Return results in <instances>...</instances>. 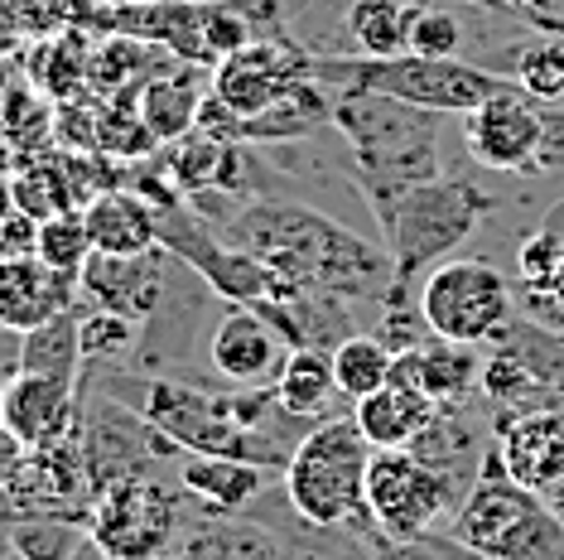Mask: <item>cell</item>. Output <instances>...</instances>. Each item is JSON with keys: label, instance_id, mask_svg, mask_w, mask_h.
Instances as JSON below:
<instances>
[{"label": "cell", "instance_id": "cell-1", "mask_svg": "<svg viewBox=\"0 0 564 560\" xmlns=\"http://www.w3.org/2000/svg\"><path fill=\"white\" fill-rule=\"evenodd\" d=\"M232 247L251 251L294 290H318L348 304H387L395 266L381 241L357 237L338 218L285 198H251L213 223Z\"/></svg>", "mask_w": 564, "mask_h": 560}, {"label": "cell", "instance_id": "cell-2", "mask_svg": "<svg viewBox=\"0 0 564 560\" xmlns=\"http://www.w3.org/2000/svg\"><path fill=\"white\" fill-rule=\"evenodd\" d=\"M333 131L348 146V174L371 218H381L415 184L444 174L440 111L387 93H333Z\"/></svg>", "mask_w": 564, "mask_h": 560}, {"label": "cell", "instance_id": "cell-3", "mask_svg": "<svg viewBox=\"0 0 564 560\" xmlns=\"http://www.w3.org/2000/svg\"><path fill=\"white\" fill-rule=\"evenodd\" d=\"M371 440L362 435L352 416H328L294 440L280 488L294 517L324 531H362L367 513V469H371Z\"/></svg>", "mask_w": 564, "mask_h": 560}, {"label": "cell", "instance_id": "cell-4", "mask_svg": "<svg viewBox=\"0 0 564 560\" xmlns=\"http://www.w3.org/2000/svg\"><path fill=\"white\" fill-rule=\"evenodd\" d=\"M314 83L328 93H387L410 107L440 111V117H468L487 97L511 93L507 73L478 68L468 58H425V54H395V58H367V54H314Z\"/></svg>", "mask_w": 564, "mask_h": 560}, {"label": "cell", "instance_id": "cell-5", "mask_svg": "<svg viewBox=\"0 0 564 560\" xmlns=\"http://www.w3.org/2000/svg\"><path fill=\"white\" fill-rule=\"evenodd\" d=\"M448 541L478 560H564V521L541 493L507 478L497 444H487L478 483L454 507Z\"/></svg>", "mask_w": 564, "mask_h": 560}, {"label": "cell", "instance_id": "cell-6", "mask_svg": "<svg viewBox=\"0 0 564 560\" xmlns=\"http://www.w3.org/2000/svg\"><path fill=\"white\" fill-rule=\"evenodd\" d=\"M492 213V194H482L473 180H430L401 194L377 218L381 247L395 266V286L387 304L405 300L410 280H425L434 266H444L464 241L478 233L482 218Z\"/></svg>", "mask_w": 564, "mask_h": 560}, {"label": "cell", "instance_id": "cell-7", "mask_svg": "<svg viewBox=\"0 0 564 560\" xmlns=\"http://www.w3.org/2000/svg\"><path fill=\"white\" fill-rule=\"evenodd\" d=\"M184 493V488H178ZM155 474H131L93 493L87 546L101 560H164L184 537V503Z\"/></svg>", "mask_w": 564, "mask_h": 560}, {"label": "cell", "instance_id": "cell-8", "mask_svg": "<svg viewBox=\"0 0 564 560\" xmlns=\"http://www.w3.org/2000/svg\"><path fill=\"white\" fill-rule=\"evenodd\" d=\"M420 314L430 334L482 348L517 320V300H511V280L492 261L448 257L420 280Z\"/></svg>", "mask_w": 564, "mask_h": 560}, {"label": "cell", "instance_id": "cell-9", "mask_svg": "<svg viewBox=\"0 0 564 560\" xmlns=\"http://www.w3.org/2000/svg\"><path fill=\"white\" fill-rule=\"evenodd\" d=\"M464 483L444 469L425 464L410 450H377L367 469V513L371 527L391 541H420L434 531V521L454 517L464 503Z\"/></svg>", "mask_w": 564, "mask_h": 560}, {"label": "cell", "instance_id": "cell-10", "mask_svg": "<svg viewBox=\"0 0 564 560\" xmlns=\"http://www.w3.org/2000/svg\"><path fill=\"white\" fill-rule=\"evenodd\" d=\"M314 78V54L290 44L285 34L271 40H251L247 49L227 54L213 68V97L223 101L232 117H261L275 101H285L300 83Z\"/></svg>", "mask_w": 564, "mask_h": 560}, {"label": "cell", "instance_id": "cell-11", "mask_svg": "<svg viewBox=\"0 0 564 560\" xmlns=\"http://www.w3.org/2000/svg\"><path fill=\"white\" fill-rule=\"evenodd\" d=\"M170 271H178L174 251H140V257H107L93 251L78 271V295L87 310H117L126 320L150 324L170 300Z\"/></svg>", "mask_w": 564, "mask_h": 560}, {"label": "cell", "instance_id": "cell-12", "mask_svg": "<svg viewBox=\"0 0 564 560\" xmlns=\"http://www.w3.org/2000/svg\"><path fill=\"white\" fill-rule=\"evenodd\" d=\"M464 146L482 170L502 174H535V150H541V107L511 87V93L487 97L464 117Z\"/></svg>", "mask_w": 564, "mask_h": 560}, {"label": "cell", "instance_id": "cell-13", "mask_svg": "<svg viewBox=\"0 0 564 560\" xmlns=\"http://www.w3.org/2000/svg\"><path fill=\"white\" fill-rule=\"evenodd\" d=\"M290 358L285 334L251 304H227L208 334V367L232 387H275Z\"/></svg>", "mask_w": 564, "mask_h": 560}, {"label": "cell", "instance_id": "cell-14", "mask_svg": "<svg viewBox=\"0 0 564 560\" xmlns=\"http://www.w3.org/2000/svg\"><path fill=\"white\" fill-rule=\"evenodd\" d=\"M78 397H83V381L20 373L15 367V377L0 381V426H6L24 450L63 440L78 426Z\"/></svg>", "mask_w": 564, "mask_h": 560}, {"label": "cell", "instance_id": "cell-15", "mask_svg": "<svg viewBox=\"0 0 564 560\" xmlns=\"http://www.w3.org/2000/svg\"><path fill=\"white\" fill-rule=\"evenodd\" d=\"M492 444L507 478L521 488L545 493L564 474V411L541 406V411H497L492 416Z\"/></svg>", "mask_w": 564, "mask_h": 560}, {"label": "cell", "instance_id": "cell-16", "mask_svg": "<svg viewBox=\"0 0 564 560\" xmlns=\"http://www.w3.org/2000/svg\"><path fill=\"white\" fill-rule=\"evenodd\" d=\"M68 310H83L78 276H63L40 257H0V334H34Z\"/></svg>", "mask_w": 564, "mask_h": 560}, {"label": "cell", "instance_id": "cell-17", "mask_svg": "<svg viewBox=\"0 0 564 560\" xmlns=\"http://www.w3.org/2000/svg\"><path fill=\"white\" fill-rule=\"evenodd\" d=\"M213 93V68L203 63H184V58H170L155 78H145L131 93L140 121L155 131L160 146H174L184 140L188 131H198V111H203V97Z\"/></svg>", "mask_w": 564, "mask_h": 560}, {"label": "cell", "instance_id": "cell-18", "mask_svg": "<svg viewBox=\"0 0 564 560\" xmlns=\"http://www.w3.org/2000/svg\"><path fill=\"white\" fill-rule=\"evenodd\" d=\"M391 377L410 381V387H420V391H430L440 406H458L468 391H478L482 353H478V343H454V338L430 334L425 343H415V348L395 353Z\"/></svg>", "mask_w": 564, "mask_h": 560}, {"label": "cell", "instance_id": "cell-19", "mask_svg": "<svg viewBox=\"0 0 564 560\" xmlns=\"http://www.w3.org/2000/svg\"><path fill=\"white\" fill-rule=\"evenodd\" d=\"M83 218H87L93 251H107V257H140V251L160 247V203L135 194L131 184L97 194L83 208Z\"/></svg>", "mask_w": 564, "mask_h": 560}, {"label": "cell", "instance_id": "cell-20", "mask_svg": "<svg viewBox=\"0 0 564 560\" xmlns=\"http://www.w3.org/2000/svg\"><path fill=\"white\" fill-rule=\"evenodd\" d=\"M440 416V401L430 391L410 387V381H387L371 397L352 401V420L362 426V435L371 440V450H410Z\"/></svg>", "mask_w": 564, "mask_h": 560}, {"label": "cell", "instance_id": "cell-21", "mask_svg": "<svg viewBox=\"0 0 564 560\" xmlns=\"http://www.w3.org/2000/svg\"><path fill=\"white\" fill-rule=\"evenodd\" d=\"M275 469L247 464V460H223V454H184L178 460V488L184 498L203 503V513H241L265 493Z\"/></svg>", "mask_w": 564, "mask_h": 560}, {"label": "cell", "instance_id": "cell-22", "mask_svg": "<svg viewBox=\"0 0 564 560\" xmlns=\"http://www.w3.org/2000/svg\"><path fill=\"white\" fill-rule=\"evenodd\" d=\"M275 401H280V411L290 420H300V426L328 420L333 406L343 401L328 348H290V358L275 377Z\"/></svg>", "mask_w": 564, "mask_h": 560}, {"label": "cell", "instance_id": "cell-23", "mask_svg": "<svg viewBox=\"0 0 564 560\" xmlns=\"http://www.w3.org/2000/svg\"><path fill=\"white\" fill-rule=\"evenodd\" d=\"M170 58L174 54H164L160 44L111 30L107 40L93 44V54H87V93L93 97H131L135 87L145 78H155Z\"/></svg>", "mask_w": 564, "mask_h": 560}, {"label": "cell", "instance_id": "cell-24", "mask_svg": "<svg viewBox=\"0 0 564 560\" xmlns=\"http://www.w3.org/2000/svg\"><path fill=\"white\" fill-rule=\"evenodd\" d=\"M87 54L93 44H83L78 30H63L54 40H40L24 54L20 73L30 87H40L48 101H73L87 93Z\"/></svg>", "mask_w": 564, "mask_h": 560}, {"label": "cell", "instance_id": "cell-25", "mask_svg": "<svg viewBox=\"0 0 564 560\" xmlns=\"http://www.w3.org/2000/svg\"><path fill=\"white\" fill-rule=\"evenodd\" d=\"M280 546L265 527L227 521V513H208L198 527H188L174 546V560H275Z\"/></svg>", "mask_w": 564, "mask_h": 560}, {"label": "cell", "instance_id": "cell-26", "mask_svg": "<svg viewBox=\"0 0 564 560\" xmlns=\"http://www.w3.org/2000/svg\"><path fill=\"white\" fill-rule=\"evenodd\" d=\"M420 0H352L343 30L357 54L367 58H395L410 54V20H415Z\"/></svg>", "mask_w": 564, "mask_h": 560}, {"label": "cell", "instance_id": "cell-27", "mask_svg": "<svg viewBox=\"0 0 564 560\" xmlns=\"http://www.w3.org/2000/svg\"><path fill=\"white\" fill-rule=\"evenodd\" d=\"M78 314L83 310H68L58 320H48L44 329L34 334H20V373H44V377H68V381H83V343H78Z\"/></svg>", "mask_w": 564, "mask_h": 560}, {"label": "cell", "instance_id": "cell-28", "mask_svg": "<svg viewBox=\"0 0 564 560\" xmlns=\"http://www.w3.org/2000/svg\"><path fill=\"white\" fill-rule=\"evenodd\" d=\"M328 358H333V377H338L343 401H362L377 387H387L395 367V353L377 334H348Z\"/></svg>", "mask_w": 564, "mask_h": 560}, {"label": "cell", "instance_id": "cell-29", "mask_svg": "<svg viewBox=\"0 0 564 560\" xmlns=\"http://www.w3.org/2000/svg\"><path fill=\"white\" fill-rule=\"evenodd\" d=\"M10 551L24 560H78L87 546V521L83 517H15L6 531Z\"/></svg>", "mask_w": 564, "mask_h": 560}, {"label": "cell", "instance_id": "cell-30", "mask_svg": "<svg viewBox=\"0 0 564 560\" xmlns=\"http://www.w3.org/2000/svg\"><path fill=\"white\" fill-rule=\"evenodd\" d=\"M0 136L15 146L20 160L40 155V146L54 140V101H48L40 87H10L6 97H0Z\"/></svg>", "mask_w": 564, "mask_h": 560}, {"label": "cell", "instance_id": "cell-31", "mask_svg": "<svg viewBox=\"0 0 564 560\" xmlns=\"http://www.w3.org/2000/svg\"><path fill=\"white\" fill-rule=\"evenodd\" d=\"M511 83L531 101H541V107L564 101V40L541 34V40H525L521 49H511Z\"/></svg>", "mask_w": 564, "mask_h": 560}, {"label": "cell", "instance_id": "cell-32", "mask_svg": "<svg viewBox=\"0 0 564 560\" xmlns=\"http://www.w3.org/2000/svg\"><path fill=\"white\" fill-rule=\"evenodd\" d=\"M10 198H15L20 213H30V218H40V223L48 213L78 208L73 189H68V174H63V160H48V164L20 160V170L10 174Z\"/></svg>", "mask_w": 564, "mask_h": 560}, {"label": "cell", "instance_id": "cell-33", "mask_svg": "<svg viewBox=\"0 0 564 560\" xmlns=\"http://www.w3.org/2000/svg\"><path fill=\"white\" fill-rule=\"evenodd\" d=\"M34 257L48 261L54 271L63 276H78L83 261L93 257V237H87V218L83 208H63V213H48L40 223V241H34Z\"/></svg>", "mask_w": 564, "mask_h": 560}, {"label": "cell", "instance_id": "cell-34", "mask_svg": "<svg viewBox=\"0 0 564 560\" xmlns=\"http://www.w3.org/2000/svg\"><path fill=\"white\" fill-rule=\"evenodd\" d=\"M140 320H126L117 310H83L78 314V343L83 363H121L140 348Z\"/></svg>", "mask_w": 564, "mask_h": 560}, {"label": "cell", "instance_id": "cell-35", "mask_svg": "<svg viewBox=\"0 0 564 560\" xmlns=\"http://www.w3.org/2000/svg\"><path fill=\"white\" fill-rule=\"evenodd\" d=\"M464 49V24L448 6H434V0H420L415 20H410V54L425 58H458Z\"/></svg>", "mask_w": 564, "mask_h": 560}, {"label": "cell", "instance_id": "cell-36", "mask_svg": "<svg viewBox=\"0 0 564 560\" xmlns=\"http://www.w3.org/2000/svg\"><path fill=\"white\" fill-rule=\"evenodd\" d=\"M541 107V101H535ZM535 174H564V101L541 107V150H535Z\"/></svg>", "mask_w": 564, "mask_h": 560}, {"label": "cell", "instance_id": "cell-37", "mask_svg": "<svg viewBox=\"0 0 564 560\" xmlns=\"http://www.w3.org/2000/svg\"><path fill=\"white\" fill-rule=\"evenodd\" d=\"M34 241H40V218L20 208L0 218V257H34Z\"/></svg>", "mask_w": 564, "mask_h": 560}, {"label": "cell", "instance_id": "cell-38", "mask_svg": "<svg viewBox=\"0 0 564 560\" xmlns=\"http://www.w3.org/2000/svg\"><path fill=\"white\" fill-rule=\"evenodd\" d=\"M507 15H521L525 24L545 30V24L560 15V0H507Z\"/></svg>", "mask_w": 564, "mask_h": 560}, {"label": "cell", "instance_id": "cell-39", "mask_svg": "<svg viewBox=\"0 0 564 560\" xmlns=\"http://www.w3.org/2000/svg\"><path fill=\"white\" fill-rule=\"evenodd\" d=\"M541 498H545V503H550V513H555V517H560V521H564V474H560V478H555V483H550V488H545V493H541Z\"/></svg>", "mask_w": 564, "mask_h": 560}, {"label": "cell", "instance_id": "cell-40", "mask_svg": "<svg viewBox=\"0 0 564 560\" xmlns=\"http://www.w3.org/2000/svg\"><path fill=\"white\" fill-rule=\"evenodd\" d=\"M10 83H15V63H10L6 54H0V97L10 93Z\"/></svg>", "mask_w": 564, "mask_h": 560}, {"label": "cell", "instance_id": "cell-41", "mask_svg": "<svg viewBox=\"0 0 564 560\" xmlns=\"http://www.w3.org/2000/svg\"><path fill=\"white\" fill-rule=\"evenodd\" d=\"M541 34H555V40H564V15H555V20H550Z\"/></svg>", "mask_w": 564, "mask_h": 560}, {"label": "cell", "instance_id": "cell-42", "mask_svg": "<svg viewBox=\"0 0 564 560\" xmlns=\"http://www.w3.org/2000/svg\"><path fill=\"white\" fill-rule=\"evenodd\" d=\"M468 6H487V10H507V0H468Z\"/></svg>", "mask_w": 564, "mask_h": 560}, {"label": "cell", "instance_id": "cell-43", "mask_svg": "<svg viewBox=\"0 0 564 560\" xmlns=\"http://www.w3.org/2000/svg\"><path fill=\"white\" fill-rule=\"evenodd\" d=\"M107 6H135V0H107Z\"/></svg>", "mask_w": 564, "mask_h": 560}, {"label": "cell", "instance_id": "cell-44", "mask_svg": "<svg viewBox=\"0 0 564 560\" xmlns=\"http://www.w3.org/2000/svg\"><path fill=\"white\" fill-rule=\"evenodd\" d=\"M0 560H24V556H15V551H6V556H0Z\"/></svg>", "mask_w": 564, "mask_h": 560}, {"label": "cell", "instance_id": "cell-45", "mask_svg": "<svg viewBox=\"0 0 564 560\" xmlns=\"http://www.w3.org/2000/svg\"><path fill=\"white\" fill-rule=\"evenodd\" d=\"M310 560H338V556H310Z\"/></svg>", "mask_w": 564, "mask_h": 560}]
</instances>
